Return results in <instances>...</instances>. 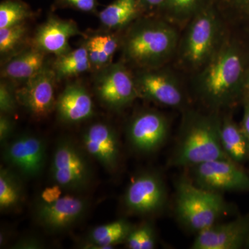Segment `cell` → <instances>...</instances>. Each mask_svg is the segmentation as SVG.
<instances>
[{
    "label": "cell",
    "instance_id": "obj_18",
    "mask_svg": "<svg viewBox=\"0 0 249 249\" xmlns=\"http://www.w3.org/2000/svg\"><path fill=\"white\" fill-rule=\"evenodd\" d=\"M134 80L139 96L169 107H178L182 104L183 96L181 89L163 73L144 72Z\"/></svg>",
    "mask_w": 249,
    "mask_h": 249
},
{
    "label": "cell",
    "instance_id": "obj_12",
    "mask_svg": "<svg viewBox=\"0 0 249 249\" xmlns=\"http://www.w3.org/2000/svg\"><path fill=\"white\" fill-rule=\"evenodd\" d=\"M168 124L164 116L146 111L135 116L127 127V137L134 150L141 153L157 151L168 138Z\"/></svg>",
    "mask_w": 249,
    "mask_h": 249
},
{
    "label": "cell",
    "instance_id": "obj_19",
    "mask_svg": "<svg viewBox=\"0 0 249 249\" xmlns=\"http://www.w3.org/2000/svg\"><path fill=\"white\" fill-rule=\"evenodd\" d=\"M46 54L31 47L8 59L1 68V77L11 83H25L37 74L46 64Z\"/></svg>",
    "mask_w": 249,
    "mask_h": 249
},
{
    "label": "cell",
    "instance_id": "obj_27",
    "mask_svg": "<svg viewBox=\"0 0 249 249\" xmlns=\"http://www.w3.org/2000/svg\"><path fill=\"white\" fill-rule=\"evenodd\" d=\"M18 104L16 89L14 83L3 80L0 84V111L1 114L11 115L17 109Z\"/></svg>",
    "mask_w": 249,
    "mask_h": 249
},
{
    "label": "cell",
    "instance_id": "obj_1",
    "mask_svg": "<svg viewBox=\"0 0 249 249\" xmlns=\"http://www.w3.org/2000/svg\"><path fill=\"white\" fill-rule=\"evenodd\" d=\"M222 159L229 158L221 143L219 121L211 116H190L178 137L170 163L191 168Z\"/></svg>",
    "mask_w": 249,
    "mask_h": 249
},
{
    "label": "cell",
    "instance_id": "obj_6",
    "mask_svg": "<svg viewBox=\"0 0 249 249\" xmlns=\"http://www.w3.org/2000/svg\"><path fill=\"white\" fill-rule=\"evenodd\" d=\"M193 183L203 189L224 192H249V173L243 165L229 159L216 160L192 167Z\"/></svg>",
    "mask_w": 249,
    "mask_h": 249
},
{
    "label": "cell",
    "instance_id": "obj_24",
    "mask_svg": "<svg viewBox=\"0 0 249 249\" xmlns=\"http://www.w3.org/2000/svg\"><path fill=\"white\" fill-rule=\"evenodd\" d=\"M57 80L78 76L91 68L86 45L56 56L52 65Z\"/></svg>",
    "mask_w": 249,
    "mask_h": 249
},
{
    "label": "cell",
    "instance_id": "obj_3",
    "mask_svg": "<svg viewBox=\"0 0 249 249\" xmlns=\"http://www.w3.org/2000/svg\"><path fill=\"white\" fill-rule=\"evenodd\" d=\"M175 208L180 223L196 234L218 222L229 209L221 193L203 189L188 180L177 184Z\"/></svg>",
    "mask_w": 249,
    "mask_h": 249
},
{
    "label": "cell",
    "instance_id": "obj_26",
    "mask_svg": "<svg viewBox=\"0 0 249 249\" xmlns=\"http://www.w3.org/2000/svg\"><path fill=\"white\" fill-rule=\"evenodd\" d=\"M32 16L29 6L20 0H4L0 4V29L25 22Z\"/></svg>",
    "mask_w": 249,
    "mask_h": 249
},
{
    "label": "cell",
    "instance_id": "obj_33",
    "mask_svg": "<svg viewBox=\"0 0 249 249\" xmlns=\"http://www.w3.org/2000/svg\"><path fill=\"white\" fill-rule=\"evenodd\" d=\"M198 0H166L165 5L175 14H188L194 8Z\"/></svg>",
    "mask_w": 249,
    "mask_h": 249
},
{
    "label": "cell",
    "instance_id": "obj_35",
    "mask_svg": "<svg viewBox=\"0 0 249 249\" xmlns=\"http://www.w3.org/2000/svg\"><path fill=\"white\" fill-rule=\"evenodd\" d=\"M60 187L58 185H55L52 188H47L45 191L42 192L41 195V201L45 202H53L56 200L58 198L61 196V191H60Z\"/></svg>",
    "mask_w": 249,
    "mask_h": 249
},
{
    "label": "cell",
    "instance_id": "obj_20",
    "mask_svg": "<svg viewBox=\"0 0 249 249\" xmlns=\"http://www.w3.org/2000/svg\"><path fill=\"white\" fill-rule=\"evenodd\" d=\"M219 136L226 155L238 164L249 160V139L242 126L230 118L219 121Z\"/></svg>",
    "mask_w": 249,
    "mask_h": 249
},
{
    "label": "cell",
    "instance_id": "obj_7",
    "mask_svg": "<svg viewBox=\"0 0 249 249\" xmlns=\"http://www.w3.org/2000/svg\"><path fill=\"white\" fill-rule=\"evenodd\" d=\"M167 197L166 186L160 174L142 172L134 177L127 186L124 204L131 214L150 215L164 208Z\"/></svg>",
    "mask_w": 249,
    "mask_h": 249
},
{
    "label": "cell",
    "instance_id": "obj_16",
    "mask_svg": "<svg viewBox=\"0 0 249 249\" xmlns=\"http://www.w3.org/2000/svg\"><path fill=\"white\" fill-rule=\"evenodd\" d=\"M217 24L213 15L203 12L192 23L187 37L185 54L193 65H199L211 55L215 39Z\"/></svg>",
    "mask_w": 249,
    "mask_h": 249
},
{
    "label": "cell",
    "instance_id": "obj_34",
    "mask_svg": "<svg viewBox=\"0 0 249 249\" xmlns=\"http://www.w3.org/2000/svg\"><path fill=\"white\" fill-rule=\"evenodd\" d=\"M44 244L42 240L34 236L24 237L18 241L13 249H39L43 248Z\"/></svg>",
    "mask_w": 249,
    "mask_h": 249
},
{
    "label": "cell",
    "instance_id": "obj_15",
    "mask_svg": "<svg viewBox=\"0 0 249 249\" xmlns=\"http://www.w3.org/2000/svg\"><path fill=\"white\" fill-rule=\"evenodd\" d=\"M85 152L98 160L109 172L115 171L119 165L120 147L114 129L104 123L90 125L83 136Z\"/></svg>",
    "mask_w": 249,
    "mask_h": 249
},
{
    "label": "cell",
    "instance_id": "obj_38",
    "mask_svg": "<svg viewBox=\"0 0 249 249\" xmlns=\"http://www.w3.org/2000/svg\"><path fill=\"white\" fill-rule=\"evenodd\" d=\"M240 1L245 4L246 6L249 9V0H240Z\"/></svg>",
    "mask_w": 249,
    "mask_h": 249
},
{
    "label": "cell",
    "instance_id": "obj_23",
    "mask_svg": "<svg viewBox=\"0 0 249 249\" xmlns=\"http://www.w3.org/2000/svg\"><path fill=\"white\" fill-rule=\"evenodd\" d=\"M142 9L139 0H114L98 14V18L105 27L117 30L132 22Z\"/></svg>",
    "mask_w": 249,
    "mask_h": 249
},
{
    "label": "cell",
    "instance_id": "obj_13",
    "mask_svg": "<svg viewBox=\"0 0 249 249\" xmlns=\"http://www.w3.org/2000/svg\"><path fill=\"white\" fill-rule=\"evenodd\" d=\"M249 237V214L230 222L215 223L196 234L193 249L245 248Z\"/></svg>",
    "mask_w": 249,
    "mask_h": 249
},
{
    "label": "cell",
    "instance_id": "obj_29",
    "mask_svg": "<svg viewBox=\"0 0 249 249\" xmlns=\"http://www.w3.org/2000/svg\"><path fill=\"white\" fill-rule=\"evenodd\" d=\"M108 65L111 64V59L119 46V41L114 34H97L95 36Z\"/></svg>",
    "mask_w": 249,
    "mask_h": 249
},
{
    "label": "cell",
    "instance_id": "obj_30",
    "mask_svg": "<svg viewBox=\"0 0 249 249\" xmlns=\"http://www.w3.org/2000/svg\"><path fill=\"white\" fill-rule=\"evenodd\" d=\"M59 8H70L85 13H95L98 6V0H55Z\"/></svg>",
    "mask_w": 249,
    "mask_h": 249
},
{
    "label": "cell",
    "instance_id": "obj_25",
    "mask_svg": "<svg viewBox=\"0 0 249 249\" xmlns=\"http://www.w3.org/2000/svg\"><path fill=\"white\" fill-rule=\"evenodd\" d=\"M28 28L25 22L0 29V53L1 58H11L22 51L25 42Z\"/></svg>",
    "mask_w": 249,
    "mask_h": 249
},
{
    "label": "cell",
    "instance_id": "obj_28",
    "mask_svg": "<svg viewBox=\"0 0 249 249\" xmlns=\"http://www.w3.org/2000/svg\"><path fill=\"white\" fill-rule=\"evenodd\" d=\"M86 45L88 49V55H89L90 63L91 68L96 70H101L108 65L107 61L103 56L101 49L98 45L96 36H93L88 40Z\"/></svg>",
    "mask_w": 249,
    "mask_h": 249
},
{
    "label": "cell",
    "instance_id": "obj_8",
    "mask_svg": "<svg viewBox=\"0 0 249 249\" xmlns=\"http://www.w3.org/2000/svg\"><path fill=\"white\" fill-rule=\"evenodd\" d=\"M3 160L24 178H37L46 163L45 141L35 134L24 133L3 145Z\"/></svg>",
    "mask_w": 249,
    "mask_h": 249
},
{
    "label": "cell",
    "instance_id": "obj_10",
    "mask_svg": "<svg viewBox=\"0 0 249 249\" xmlns=\"http://www.w3.org/2000/svg\"><path fill=\"white\" fill-rule=\"evenodd\" d=\"M57 80L53 67L45 64L37 74L16 89L18 104L36 119L47 117L55 108Z\"/></svg>",
    "mask_w": 249,
    "mask_h": 249
},
{
    "label": "cell",
    "instance_id": "obj_36",
    "mask_svg": "<svg viewBox=\"0 0 249 249\" xmlns=\"http://www.w3.org/2000/svg\"><path fill=\"white\" fill-rule=\"evenodd\" d=\"M244 103V115L241 126L249 139V93L246 95Z\"/></svg>",
    "mask_w": 249,
    "mask_h": 249
},
{
    "label": "cell",
    "instance_id": "obj_2",
    "mask_svg": "<svg viewBox=\"0 0 249 249\" xmlns=\"http://www.w3.org/2000/svg\"><path fill=\"white\" fill-rule=\"evenodd\" d=\"M245 65L238 49L226 46L211 58L199 84L203 98L214 107L231 104L240 95Z\"/></svg>",
    "mask_w": 249,
    "mask_h": 249
},
{
    "label": "cell",
    "instance_id": "obj_21",
    "mask_svg": "<svg viewBox=\"0 0 249 249\" xmlns=\"http://www.w3.org/2000/svg\"><path fill=\"white\" fill-rule=\"evenodd\" d=\"M133 226L125 219H119L109 224L98 226L88 235L83 248L111 249L114 246L125 242Z\"/></svg>",
    "mask_w": 249,
    "mask_h": 249
},
{
    "label": "cell",
    "instance_id": "obj_40",
    "mask_svg": "<svg viewBox=\"0 0 249 249\" xmlns=\"http://www.w3.org/2000/svg\"><path fill=\"white\" fill-rule=\"evenodd\" d=\"M248 88H249V80H248Z\"/></svg>",
    "mask_w": 249,
    "mask_h": 249
},
{
    "label": "cell",
    "instance_id": "obj_37",
    "mask_svg": "<svg viewBox=\"0 0 249 249\" xmlns=\"http://www.w3.org/2000/svg\"><path fill=\"white\" fill-rule=\"evenodd\" d=\"M142 9L152 10L164 5L166 0H139Z\"/></svg>",
    "mask_w": 249,
    "mask_h": 249
},
{
    "label": "cell",
    "instance_id": "obj_31",
    "mask_svg": "<svg viewBox=\"0 0 249 249\" xmlns=\"http://www.w3.org/2000/svg\"><path fill=\"white\" fill-rule=\"evenodd\" d=\"M141 237V249H153L157 244L155 229L148 223L137 227Z\"/></svg>",
    "mask_w": 249,
    "mask_h": 249
},
{
    "label": "cell",
    "instance_id": "obj_5",
    "mask_svg": "<svg viewBox=\"0 0 249 249\" xmlns=\"http://www.w3.org/2000/svg\"><path fill=\"white\" fill-rule=\"evenodd\" d=\"M50 172L55 184L68 191H85L93 180L92 168L85 152L67 137L57 142Z\"/></svg>",
    "mask_w": 249,
    "mask_h": 249
},
{
    "label": "cell",
    "instance_id": "obj_39",
    "mask_svg": "<svg viewBox=\"0 0 249 249\" xmlns=\"http://www.w3.org/2000/svg\"><path fill=\"white\" fill-rule=\"evenodd\" d=\"M245 249H249V237L248 240H247V245H246Z\"/></svg>",
    "mask_w": 249,
    "mask_h": 249
},
{
    "label": "cell",
    "instance_id": "obj_14",
    "mask_svg": "<svg viewBox=\"0 0 249 249\" xmlns=\"http://www.w3.org/2000/svg\"><path fill=\"white\" fill-rule=\"evenodd\" d=\"M76 36L83 34L74 21L52 15L37 28L32 39V47L44 53L59 56L71 50L69 41Z\"/></svg>",
    "mask_w": 249,
    "mask_h": 249
},
{
    "label": "cell",
    "instance_id": "obj_32",
    "mask_svg": "<svg viewBox=\"0 0 249 249\" xmlns=\"http://www.w3.org/2000/svg\"><path fill=\"white\" fill-rule=\"evenodd\" d=\"M15 123L11 115L1 114L0 116V142L1 145L6 143L14 134Z\"/></svg>",
    "mask_w": 249,
    "mask_h": 249
},
{
    "label": "cell",
    "instance_id": "obj_22",
    "mask_svg": "<svg viewBox=\"0 0 249 249\" xmlns=\"http://www.w3.org/2000/svg\"><path fill=\"white\" fill-rule=\"evenodd\" d=\"M23 178L9 167L0 169V210L1 213L15 211L21 208L25 199Z\"/></svg>",
    "mask_w": 249,
    "mask_h": 249
},
{
    "label": "cell",
    "instance_id": "obj_11",
    "mask_svg": "<svg viewBox=\"0 0 249 249\" xmlns=\"http://www.w3.org/2000/svg\"><path fill=\"white\" fill-rule=\"evenodd\" d=\"M88 209L89 202L84 198L61 196L53 202L39 201L34 215L36 222L47 231L60 232L79 222Z\"/></svg>",
    "mask_w": 249,
    "mask_h": 249
},
{
    "label": "cell",
    "instance_id": "obj_9",
    "mask_svg": "<svg viewBox=\"0 0 249 249\" xmlns=\"http://www.w3.org/2000/svg\"><path fill=\"white\" fill-rule=\"evenodd\" d=\"M100 101L112 109H121L139 96L135 80L123 64H109L101 70L95 83Z\"/></svg>",
    "mask_w": 249,
    "mask_h": 249
},
{
    "label": "cell",
    "instance_id": "obj_17",
    "mask_svg": "<svg viewBox=\"0 0 249 249\" xmlns=\"http://www.w3.org/2000/svg\"><path fill=\"white\" fill-rule=\"evenodd\" d=\"M59 119L76 124L93 116L94 106L88 90L79 83H70L59 95L55 104Z\"/></svg>",
    "mask_w": 249,
    "mask_h": 249
},
{
    "label": "cell",
    "instance_id": "obj_4",
    "mask_svg": "<svg viewBox=\"0 0 249 249\" xmlns=\"http://www.w3.org/2000/svg\"><path fill=\"white\" fill-rule=\"evenodd\" d=\"M177 36L173 29L163 23L142 21L133 26L123 42L124 57L142 67L158 65L171 53Z\"/></svg>",
    "mask_w": 249,
    "mask_h": 249
}]
</instances>
